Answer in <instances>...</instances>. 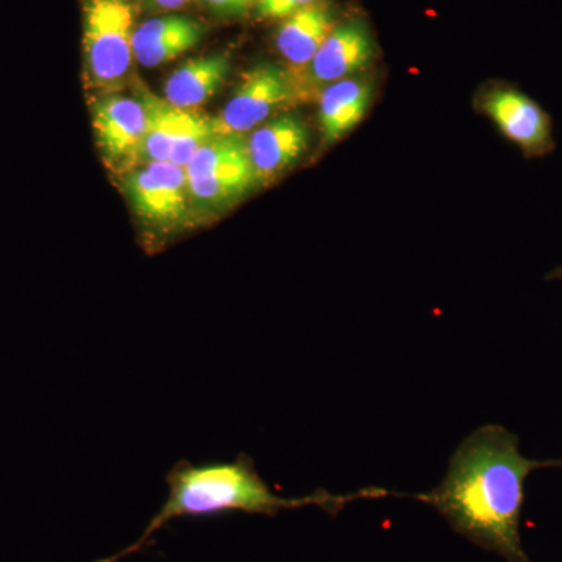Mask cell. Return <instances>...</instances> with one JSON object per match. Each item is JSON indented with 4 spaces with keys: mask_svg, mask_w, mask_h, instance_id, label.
Masks as SVG:
<instances>
[{
    "mask_svg": "<svg viewBox=\"0 0 562 562\" xmlns=\"http://www.w3.org/2000/svg\"><path fill=\"white\" fill-rule=\"evenodd\" d=\"M552 464L524 457L517 436L501 425H484L458 446L435 490L408 498L432 506L475 546L530 562L519 532L524 486L532 471Z\"/></svg>",
    "mask_w": 562,
    "mask_h": 562,
    "instance_id": "1",
    "label": "cell"
},
{
    "mask_svg": "<svg viewBox=\"0 0 562 562\" xmlns=\"http://www.w3.org/2000/svg\"><path fill=\"white\" fill-rule=\"evenodd\" d=\"M168 497L151 517L143 535L121 552L98 562H121L149 549L157 532L179 519H210L243 513L273 517L288 509L317 506L331 516L342 512L351 502L361 498L398 497V492L383 487H366L353 494L336 495L319 490L303 497H283L265 482L249 454L241 453L233 461H210L192 464L179 461L166 475Z\"/></svg>",
    "mask_w": 562,
    "mask_h": 562,
    "instance_id": "2",
    "label": "cell"
},
{
    "mask_svg": "<svg viewBox=\"0 0 562 562\" xmlns=\"http://www.w3.org/2000/svg\"><path fill=\"white\" fill-rule=\"evenodd\" d=\"M83 60L88 83L121 87L131 72L135 7L132 0H83Z\"/></svg>",
    "mask_w": 562,
    "mask_h": 562,
    "instance_id": "3",
    "label": "cell"
},
{
    "mask_svg": "<svg viewBox=\"0 0 562 562\" xmlns=\"http://www.w3.org/2000/svg\"><path fill=\"white\" fill-rule=\"evenodd\" d=\"M184 171L191 199L203 205H224L257 187L243 136H214Z\"/></svg>",
    "mask_w": 562,
    "mask_h": 562,
    "instance_id": "4",
    "label": "cell"
},
{
    "mask_svg": "<svg viewBox=\"0 0 562 562\" xmlns=\"http://www.w3.org/2000/svg\"><path fill=\"white\" fill-rule=\"evenodd\" d=\"M299 98V83L279 65L260 63L247 70L221 116L216 117L220 135L243 136L254 132L276 111Z\"/></svg>",
    "mask_w": 562,
    "mask_h": 562,
    "instance_id": "5",
    "label": "cell"
},
{
    "mask_svg": "<svg viewBox=\"0 0 562 562\" xmlns=\"http://www.w3.org/2000/svg\"><path fill=\"white\" fill-rule=\"evenodd\" d=\"M476 105L525 157L539 158L553 151L552 117L516 85L505 81L487 85L480 92Z\"/></svg>",
    "mask_w": 562,
    "mask_h": 562,
    "instance_id": "6",
    "label": "cell"
},
{
    "mask_svg": "<svg viewBox=\"0 0 562 562\" xmlns=\"http://www.w3.org/2000/svg\"><path fill=\"white\" fill-rule=\"evenodd\" d=\"M125 192L136 214L157 232H172L188 217V177L171 161L147 162L128 172Z\"/></svg>",
    "mask_w": 562,
    "mask_h": 562,
    "instance_id": "7",
    "label": "cell"
},
{
    "mask_svg": "<svg viewBox=\"0 0 562 562\" xmlns=\"http://www.w3.org/2000/svg\"><path fill=\"white\" fill-rule=\"evenodd\" d=\"M376 54L379 46L368 22L351 18L335 25L308 68L303 70V85L321 92L335 81L360 76L372 65Z\"/></svg>",
    "mask_w": 562,
    "mask_h": 562,
    "instance_id": "8",
    "label": "cell"
},
{
    "mask_svg": "<svg viewBox=\"0 0 562 562\" xmlns=\"http://www.w3.org/2000/svg\"><path fill=\"white\" fill-rule=\"evenodd\" d=\"M310 128L299 114L284 113L266 121L246 139L257 184L272 183L308 150Z\"/></svg>",
    "mask_w": 562,
    "mask_h": 562,
    "instance_id": "9",
    "label": "cell"
},
{
    "mask_svg": "<svg viewBox=\"0 0 562 562\" xmlns=\"http://www.w3.org/2000/svg\"><path fill=\"white\" fill-rule=\"evenodd\" d=\"M92 127L103 157L113 165L127 166L139 160L147 128L143 101L109 94L92 110Z\"/></svg>",
    "mask_w": 562,
    "mask_h": 562,
    "instance_id": "10",
    "label": "cell"
},
{
    "mask_svg": "<svg viewBox=\"0 0 562 562\" xmlns=\"http://www.w3.org/2000/svg\"><path fill=\"white\" fill-rule=\"evenodd\" d=\"M373 101V81L355 76L335 81L319 92L322 149L330 147L349 135L364 120Z\"/></svg>",
    "mask_w": 562,
    "mask_h": 562,
    "instance_id": "11",
    "label": "cell"
},
{
    "mask_svg": "<svg viewBox=\"0 0 562 562\" xmlns=\"http://www.w3.org/2000/svg\"><path fill=\"white\" fill-rule=\"evenodd\" d=\"M205 29L187 16H161L143 22L133 33V55L144 68H157L201 43Z\"/></svg>",
    "mask_w": 562,
    "mask_h": 562,
    "instance_id": "12",
    "label": "cell"
},
{
    "mask_svg": "<svg viewBox=\"0 0 562 562\" xmlns=\"http://www.w3.org/2000/svg\"><path fill=\"white\" fill-rule=\"evenodd\" d=\"M336 25L335 11L319 2L281 22L276 35L277 50L292 69L305 70Z\"/></svg>",
    "mask_w": 562,
    "mask_h": 562,
    "instance_id": "13",
    "label": "cell"
},
{
    "mask_svg": "<svg viewBox=\"0 0 562 562\" xmlns=\"http://www.w3.org/2000/svg\"><path fill=\"white\" fill-rule=\"evenodd\" d=\"M231 74L227 54L192 58L173 70L165 85L166 102L180 110H192L213 98Z\"/></svg>",
    "mask_w": 562,
    "mask_h": 562,
    "instance_id": "14",
    "label": "cell"
},
{
    "mask_svg": "<svg viewBox=\"0 0 562 562\" xmlns=\"http://www.w3.org/2000/svg\"><path fill=\"white\" fill-rule=\"evenodd\" d=\"M147 111V128L140 147L139 160L147 162L169 161L173 147L187 133L194 131L209 117L191 111L176 109L168 102L146 94L143 99Z\"/></svg>",
    "mask_w": 562,
    "mask_h": 562,
    "instance_id": "15",
    "label": "cell"
},
{
    "mask_svg": "<svg viewBox=\"0 0 562 562\" xmlns=\"http://www.w3.org/2000/svg\"><path fill=\"white\" fill-rule=\"evenodd\" d=\"M322 0H258L257 11L262 20H286L303 9L316 5Z\"/></svg>",
    "mask_w": 562,
    "mask_h": 562,
    "instance_id": "16",
    "label": "cell"
},
{
    "mask_svg": "<svg viewBox=\"0 0 562 562\" xmlns=\"http://www.w3.org/2000/svg\"><path fill=\"white\" fill-rule=\"evenodd\" d=\"M201 2L220 14H239L257 3L258 0H201Z\"/></svg>",
    "mask_w": 562,
    "mask_h": 562,
    "instance_id": "17",
    "label": "cell"
},
{
    "mask_svg": "<svg viewBox=\"0 0 562 562\" xmlns=\"http://www.w3.org/2000/svg\"><path fill=\"white\" fill-rule=\"evenodd\" d=\"M146 2L158 10H179L188 0H146Z\"/></svg>",
    "mask_w": 562,
    "mask_h": 562,
    "instance_id": "18",
    "label": "cell"
},
{
    "mask_svg": "<svg viewBox=\"0 0 562 562\" xmlns=\"http://www.w3.org/2000/svg\"><path fill=\"white\" fill-rule=\"evenodd\" d=\"M553 279H561L562 280V269L560 271L552 273Z\"/></svg>",
    "mask_w": 562,
    "mask_h": 562,
    "instance_id": "19",
    "label": "cell"
}]
</instances>
